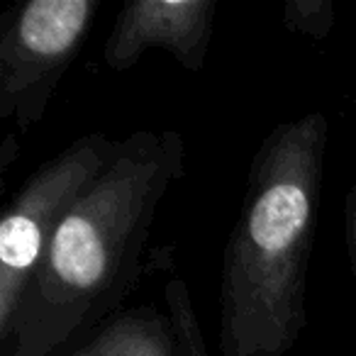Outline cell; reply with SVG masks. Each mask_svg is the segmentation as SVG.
<instances>
[{
	"instance_id": "6da1fadb",
	"label": "cell",
	"mask_w": 356,
	"mask_h": 356,
	"mask_svg": "<svg viewBox=\"0 0 356 356\" xmlns=\"http://www.w3.org/2000/svg\"><path fill=\"white\" fill-rule=\"evenodd\" d=\"M330 122L307 113L266 134L249 168L220 281V356H286L307 325Z\"/></svg>"
},
{
	"instance_id": "7a4b0ae2",
	"label": "cell",
	"mask_w": 356,
	"mask_h": 356,
	"mask_svg": "<svg viewBox=\"0 0 356 356\" xmlns=\"http://www.w3.org/2000/svg\"><path fill=\"white\" fill-rule=\"evenodd\" d=\"M186 173L173 129L120 139L110 166L56 229L10 334V356H54L118 298L163 198Z\"/></svg>"
},
{
	"instance_id": "3957f363",
	"label": "cell",
	"mask_w": 356,
	"mask_h": 356,
	"mask_svg": "<svg viewBox=\"0 0 356 356\" xmlns=\"http://www.w3.org/2000/svg\"><path fill=\"white\" fill-rule=\"evenodd\" d=\"M118 142L86 134L40 166L10 200L0 222V339L10 341L20 302L56 229L110 166Z\"/></svg>"
},
{
	"instance_id": "277c9868",
	"label": "cell",
	"mask_w": 356,
	"mask_h": 356,
	"mask_svg": "<svg viewBox=\"0 0 356 356\" xmlns=\"http://www.w3.org/2000/svg\"><path fill=\"white\" fill-rule=\"evenodd\" d=\"M95 13V0H30L6 17L0 32V120H13L25 134L44 118Z\"/></svg>"
},
{
	"instance_id": "5b68a950",
	"label": "cell",
	"mask_w": 356,
	"mask_h": 356,
	"mask_svg": "<svg viewBox=\"0 0 356 356\" xmlns=\"http://www.w3.org/2000/svg\"><path fill=\"white\" fill-rule=\"evenodd\" d=\"M215 0H134L120 10L105 40L103 61L127 71L152 47L171 51L184 69L200 74L215 30Z\"/></svg>"
},
{
	"instance_id": "8992f818",
	"label": "cell",
	"mask_w": 356,
	"mask_h": 356,
	"mask_svg": "<svg viewBox=\"0 0 356 356\" xmlns=\"http://www.w3.org/2000/svg\"><path fill=\"white\" fill-rule=\"evenodd\" d=\"M71 356H181L171 317L149 307L110 317Z\"/></svg>"
},
{
	"instance_id": "52a82bcc",
	"label": "cell",
	"mask_w": 356,
	"mask_h": 356,
	"mask_svg": "<svg viewBox=\"0 0 356 356\" xmlns=\"http://www.w3.org/2000/svg\"><path fill=\"white\" fill-rule=\"evenodd\" d=\"M163 298H166L168 317H171L173 332H176L178 341V354L181 356H208V346L203 339V330H200V320L195 315L193 300H191L188 286L184 278L171 276L163 288Z\"/></svg>"
},
{
	"instance_id": "ba28073f",
	"label": "cell",
	"mask_w": 356,
	"mask_h": 356,
	"mask_svg": "<svg viewBox=\"0 0 356 356\" xmlns=\"http://www.w3.org/2000/svg\"><path fill=\"white\" fill-rule=\"evenodd\" d=\"M334 22L337 8L332 0H288L283 6V25L315 42L327 40Z\"/></svg>"
},
{
	"instance_id": "9c48e42d",
	"label": "cell",
	"mask_w": 356,
	"mask_h": 356,
	"mask_svg": "<svg viewBox=\"0 0 356 356\" xmlns=\"http://www.w3.org/2000/svg\"><path fill=\"white\" fill-rule=\"evenodd\" d=\"M344 242H346V257H349V268L356 278V181L346 195L344 208Z\"/></svg>"
},
{
	"instance_id": "30bf717a",
	"label": "cell",
	"mask_w": 356,
	"mask_h": 356,
	"mask_svg": "<svg viewBox=\"0 0 356 356\" xmlns=\"http://www.w3.org/2000/svg\"><path fill=\"white\" fill-rule=\"evenodd\" d=\"M15 149H17L15 137L10 134V137L6 139V144H3V149H0V156H3V166H0V171H6L8 163L13 161V156H15Z\"/></svg>"
}]
</instances>
